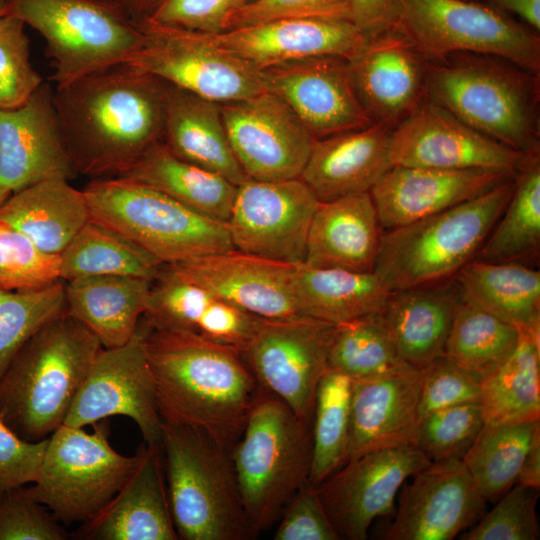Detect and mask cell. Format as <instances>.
<instances>
[{"instance_id": "obj_14", "label": "cell", "mask_w": 540, "mask_h": 540, "mask_svg": "<svg viewBox=\"0 0 540 540\" xmlns=\"http://www.w3.org/2000/svg\"><path fill=\"white\" fill-rule=\"evenodd\" d=\"M320 202L300 178L245 180L237 186L226 223L234 249L288 264L303 263Z\"/></svg>"}, {"instance_id": "obj_62", "label": "cell", "mask_w": 540, "mask_h": 540, "mask_svg": "<svg viewBox=\"0 0 540 540\" xmlns=\"http://www.w3.org/2000/svg\"><path fill=\"white\" fill-rule=\"evenodd\" d=\"M249 1H251V0H246V2H249Z\"/></svg>"}, {"instance_id": "obj_3", "label": "cell", "mask_w": 540, "mask_h": 540, "mask_svg": "<svg viewBox=\"0 0 540 540\" xmlns=\"http://www.w3.org/2000/svg\"><path fill=\"white\" fill-rule=\"evenodd\" d=\"M101 348L64 310L23 345L1 376L0 417L28 441L54 432Z\"/></svg>"}, {"instance_id": "obj_6", "label": "cell", "mask_w": 540, "mask_h": 540, "mask_svg": "<svg viewBox=\"0 0 540 540\" xmlns=\"http://www.w3.org/2000/svg\"><path fill=\"white\" fill-rule=\"evenodd\" d=\"M312 419L297 417L274 395L260 392L232 449L241 496L259 534L276 524L309 481Z\"/></svg>"}, {"instance_id": "obj_33", "label": "cell", "mask_w": 540, "mask_h": 540, "mask_svg": "<svg viewBox=\"0 0 540 540\" xmlns=\"http://www.w3.org/2000/svg\"><path fill=\"white\" fill-rule=\"evenodd\" d=\"M152 281L98 275L65 282V312L80 322L103 348L127 343L149 304Z\"/></svg>"}, {"instance_id": "obj_50", "label": "cell", "mask_w": 540, "mask_h": 540, "mask_svg": "<svg viewBox=\"0 0 540 540\" xmlns=\"http://www.w3.org/2000/svg\"><path fill=\"white\" fill-rule=\"evenodd\" d=\"M480 382L444 355L420 369V421L433 411L479 402Z\"/></svg>"}, {"instance_id": "obj_61", "label": "cell", "mask_w": 540, "mask_h": 540, "mask_svg": "<svg viewBox=\"0 0 540 540\" xmlns=\"http://www.w3.org/2000/svg\"><path fill=\"white\" fill-rule=\"evenodd\" d=\"M11 194V192L7 191L6 189L2 188L0 186V204L6 199L9 197V195Z\"/></svg>"}, {"instance_id": "obj_11", "label": "cell", "mask_w": 540, "mask_h": 540, "mask_svg": "<svg viewBox=\"0 0 540 540\" xmlns=\"http://www.w3.org/2000/svg\"><path fill=\"white\" fill-rule=\"evenodd\" d=\"M426 91L476 131L525 154L533 150L529 90L512 72L479 61L430 67Z\"/></svg>"}, {"instance_id": "obj_54", "label": "cell", "mask_w": 540, "mask_h": 540, "mask_svg": "<svg viewBox=\"0 0 540 540\" xmlns=\"http://www.w3.org/2000/svg\"><path fill=\"white\" fill-rule=\"evenodd\" d=\"M296 17L350 19V0H251L229 16L224 30Z\"/></svg>"}, {"instance_id": "obj_57", "label": "cell", "mask_w": 540, "mask_h": 540, "mask_svg": "<svg viewBox=\"0 0 540 540\" xmlns=\"http://www.w3.org/2000/svg\"><path fill=\"white\" fill-rule=\"evenodd\" d=\"M490 6L511 12L526 23L540 29V0H485Z\"/></svg>"}, {"instance_id": "obj_31", "label": "cell", "mask_w": 540, "mask_h": 540, "mask_svg": "<svg viewBox=\"0 0 540 540\" xmlns=\"http://www.w3.org/2000/svg\"><path fill=\"white\" fill-rule=\"evenodd\" d=\"M459 300L455 282L390 292L380 315L404 363L420 370L443 355Z\"/></svg>"}, {"instance_id": "obj_23", "label": "cell", "mask_w": 540, "mask_h": 540, "mask_svg": "<svg viewBox=\"0 0 540 540\" xmlns=\"http://www.w3.org/2000/svg\"><path fill=\"white\" fill-rule=\"evenodd\" d=\"M424 56L393 27L367 38L347 59L357 95L373 122L397 126L422 103L428 72Z\"/></svg>"}, {"instance_id": "obj_28", "label": "cell", "mask_w": 540, "mask_h": 540, "mask_svg": "<svg viewBox=\"0 0 540 540\" xmlns=\"http://www.w3.org/2000/svg\"><path fill=\"white\" fill-rule=\"evenodd\" d=\"M392 126L364 128L316 139L300 179L319 201L370 192L393 166Z\"/></svg>"}, {"instance_id": "obj_15", "label": "cell", "mask_w": 540, "mask_h": 540, "mask_svg": "<svg viewBox=\"0 0 540 540\" xmlns=\"http://www.w3.org/2000/svg\"><path fill=\"white\" fill-rule=\"evenodd\" d=\"M232 151L249 179L300 178L316 138L275 94L220 104Z\"/></svg>"}, {"instance_id": "obj_18", "label": "cell", "mask_w": 540, "mask_h": 540, "mask_svg": "<svg viewBox=\"0 0 540 540\" xmlns=\"http://www.w3.org/2000/svg\"><path fill=\"white\" fill-rule=\"evenodd\" d=\"M529 156L476 131L434 101L422 102L395 126L390 143L393 166L516 173L531 163Z\"/></svg>"}, {"instance_id": "obj_32", "label": "cell", "mask_w": 540, "mask_h": 540, "mask_svg": "<svg viewBox=\"0 0 540 540\" xmlns=\"http://www.w3.org/2000/svg\"><path fill=\"white\" fill-rule=\"evenodd\" d=\"M163 143L176 157L235 185L249 179L230 146L220 103L167 83Z\"/></svg>"}, {"instance_id": "obj_39", "label": "cell", "mask_w": 540, "mask_h": 540, "mask_svg": "<svg viewBox=\"0 0 540 540\" xmlns=\"http://www.w3.org/2000/svg\"><path fill=\"white\" fill-rule=\"evenodd\" d=\"M60 256L65 282L98 275L139 277L153 281L164 265L122 234L90 220Z\"/></svg>"}, {"instance_id": "obj_13", "label": "cell", "mask_w": 540, "mask_h": 540, "mask_svg": "<svg viewBox=\"0 0 540 540\" xmlns=\"http://www.w3.org/2000/svg\"><path fill=\"white\" fill-rule=\"evenodd\" d=\"M334 329V324L305 316L260 318L242 350L260 389L277 397L299 418H313Z\"/></svg>"}, {"instance_id": "obj_4", "label": "cell", "mask_w": 540, "mask_h": 540, "mask_svg": "<svg viewBox=\"0 0 540 540\" xmlns=\"http://www.w3.org/2000/svg\"><path fill=\"white\" fill-rule=\"evenodd\" d=\"M162 455L179 539L251 540V524L229 451L203 432L162 420Z\"/></svg>"}, {"instance_id": "obj_53", "label": "cell", "mask_w": 540, "mask_h": 540, "mask_svg": "<svg viewBox=\"0 0 540 540\" xmlns=\"http://www.w3.org/2000/svg\"><path fill=\"white\" fill-rule=\"evenodd\" d=\"M244 3L246 0H161L146 19L195 32L218 33Z\"/></svg>"}, {"instance_id": "obj_16", "label": "cell", "mask_w": 540, "mask_h": 540, "mask_svg": "<svg viewBox=\"0 0 540 540\" xmlns=\"http://www.w3.org/2000/svg\"><path fill=\"white\" fill-rule=\"evenodd\" d=\"M116 415L131 418L145 444L161 446L162 418L139 325L124 345L99 350L63 424L84 427Z\"/></svg>"}, {"instance_id": "obj_56", "label": "cell", "mask_w": 540, "mask_h": 540, "mask_svg": "<svg viewBox=\"0 0 540 540\" xmlns=\"http://www.w3.org/2000/svg\"><path fill=\"white\" fill-rule=\"evenodd\" d=\"M400 0H350V19L367 38L395 27Z\"/></svg>"}, {"instance_id": "obj_43", "label": "cell", "mask_w": 540, "mask_h": 540, "mask_svg": "<svg viewBox=\"0 0 540 540\" xmlns=\"http://www.w3.org/2000/svg\"><path fill=\"white\" fill-rule=\"evenodd\" d=\"M352 380L328 369L318 384L312 421L309 481L318 485L348 459Z\"/></svg>"}, {"instance_id": "obj_12", "label": "cell", "mask_w": 540, "mask_h": 540, "mask_svg": "<svg viewBox=\"0 0 540 540\" xmlns=\"http://www.w3.org/2000/svg\"><path fill=\"white\" fill-rule=\"evenodd\" d=\"M135 21L144 41L129 64L220 104L267 91L260 69L211 44L200 33L146 18Z\"/></svg>"}, {"instance_id": "obj_52", "label": "cell", "mask_w": 540, "mask_h": 540, "mask_svg": "<svg viewBox=\"0 0 540 540\" xmlns=\"http://www.w3.org/2000/svg\"><path fill=\"white\" fill-rule=\"evenodd\" d=\"M279 521L275 540H340L310 481L292 497Z\"/></svg>"}, {"instance_id": "obj_22", "label": "cell", "mask_w": 540, "mask_h": 540, "mask_svg": "<svg viewBox=\"0 0 540 540\" xmlns=\"http://www.w3.org/2000/svg\"><path fill=\"white\" fill-rule=\"evenodd\" d=\"M53 92L43 82L22 105L0 109V186L11 193L46 179L78 176Z\"/></svg>"}, {"instance_id": "obj_55", "label": "cell", "mask_w": 540, "mask_h": 540, "mask_svg": "<svg viewBox=\"0 0 540 540\" xmlns=\"http://www.w3.org/2000/svg\"><path fill=\"white\" fill-rule=\"evenodd\" d=\"M47 443L23 439L0 417V494L37 480Z\"/></svg>"}, {"instance_id": "obj_30", "label": "cell", "mask_w": 540, "mask_h": 540, "mask_svg": "<svg viewBox=\"0 0 540 540\" xmlns=\"http://www.w3.org/2000/svg\"><path fill=\"white\" fill-rule=\"evenodd\" d=\"M383 232L370 192L320 202L310 224L303 263L373 272Z\"/></svg>"}, {"instance_id": "obj_26", "label": "cell", "mask_w": 540, "mask_h": 540, "mask_svg": "<svg viewBox=\"0 0 540 540\" xmlns=\"http://www.w3.org/2000/svg\"><path fill=\"white\" fill-rule=\"evenodd\" d=\"M420 370L411 366L352 380L348 460L365 453L417 447Z\"/></svg>"}, {"instance_id": "obj_24", "label": "cell", "mask_w": 540, "mask_h": 540, "mask_svg": "<svg viewBox=\"0 0 540 540\" xmlns=\"http://www.w3.org/2000/svg\"><path fill=\"white\" fill-rule=\"evenodd\" d=\"M514 174L487 168L392 166L370 194L382 229L388 231L470 200Z\"/></svg>"}, {"instance_id": "obj_47", "label": "cell", "mask_w": 540, "mask_h": 540, "mask_svg": "<svg viewBox=\"0 0 540 540\" xmlns=\"http://www.w3.org/2000/svg\"><path fill=\"white\" fill-rule=\"evenodd\" d=\"M483 424L479 402L433 411L420 421L417 447L431 462L462 459Z\"/></svg>"}, {"instance_id": "obj_44", "label": "cell", "mask_w": 540, "mask_h": 540, "mask_svg": "<svg viewBox=\"0 0 540 540\" xmlns=\"http://www.w3.org/2000/svg\"><path fill=\"white\" fill-rule=\"evenodd\" d=\"M409 366L399 357L380 313L335 325L328 369L351 380L378 377Z\"/></svg>"}, {"instance_id": "obj_51", "label": "cell", "mask_w": 540, "mask_h": 540, "mask_svg": "<svg viewBox=\"0 0 540 540\" xmlns=\"http://www.w3.org/2000/svg\"><path fill=\"white\" fill-rule=\"evenodd\" d=\"M67 532L23 486L0 494V540H65Z\"/></svg>"}, {"instance_id": "obj_5", "label": "cell", "mask_w": 540, "mask_h": 540, "mask_svg": "<svg viewBox=\"0 0 540 540\" xmlns=\"http://www.w3.org/2000/svg\"><path fill=\"white\" fill-rule=\"evenodd\" d=\"M514 183L508 180L446 210L384 231L373 272L390 291L448 282L476 257Z\"/></svg>"}, {"instance_id": "obj_42", "label": "cell", "mask_w": 540, "mask_h": 540, "mask_svg": "<svg viewBox=\"0 0 540 540\" xmlns=\"http://www.w3.org/2000/svg\"><path fill=\"white\" fill-rule=\"evenodd\" d=\"M514 183L512 195L474 259L516 262L540 245V166L534 159Z\"/></svg>"}, {"instance_id": "obj_34", "label": "cell", "mask_w": 540, "mask_h": 540, "mask_svg": "<svg viewBox=\"0 0 540 540\" xmlns=\"http://www.w3.org/2000/svg\"><path fill=\"white\" fill-rule=\"evenodd\" d=\"M90 220L83 190L65 178L34 183L12 192L0 204V221L50 254L59 255Z\"/></svg>"}, {"instance_id": "obj_58", "label": "cell", "mask_w": 540, "mask_h": 540, "mask_svg": "<svg viewBox=\"0 0 540 540\" xmlns=\"http://www.w3.org/2000/svg\"><path fill=\"white\" fill-rule=\"evenodd\" d=\"M516 483L540 488V434L534 438L524 457Z\"/></svg>"}, {"instance_id": "obj_27", "label": "cell", "mask_w": 540, "mask_h": 540, "mask_svg": "<svg viewBox=\"0 0 540 540\" xmlns=\"http://www.w3.org/2000/svg\"><path fill=\"white\" fill-rule=\"evenodd\" d=\"M143 318L151 324L191 332L241 352L260 320L221 298L174 264H164L152 281Z\"/></svg>"}, {"instance_id": "obj_21", "label": "cell", "mask_w": 540, "mask_h": 540, "mask_svg": "<svg viewBox=\"0 0 540 540\" xmlns=\"http://www.w3.org/2000/svg\"><path fill=\"white\" fill-rule=\"evenodd\" d=\"M198 33L258 69L317 56L349 59L367 40L350 19L328 17L280 18Z\"/></svg>"}, {"instance_id": "obj_9", "label": "cell", "mask_w": 540, "mask_h": 540, "mask_svg": "<svg viewBox=\"0 0 540 540\" xmlns=\"http://www.w3.org/2000/svg\"><path fill=\"white\" fill-rule=\"evenodd\" d=\"M88 433L62 424L48 439L31 496L66 525L85 524L113 499L141 461L116 452L109 442V420L102 419Z\"/></svg>"}, {"instance_id": "obj_2", "label": "cell", "mask_w": 540, "mask_h": 540, "mask_svg": "<svg viewBox=\"0 0 540 540\" xmlns=\"http://www.w3.org/2000/svg\"><path fill=\"white\" fill-rule=\"evenodd\" d=\"M163 421L232 451L261 389L242 352L200 335L139 322Z\"/></svg>"}, {"instance_id": "obj_29", "label": "cell", "mask_w": 540, "mask_h": 540, "mask_svg": "<svg viewBox=\"0 0 540 540\" xmlns=\"http://www.w3.org/2000/svg\"><path fill=\"white\" fill-rule=\"evenodd\" d=\"M136 469L108 505L83 524L93 540H177L169 504L161 446L142 445Z\"/></svg>"}, {"instance_id": "obj_60", "label": "cell", "mask_w": 540, "mask_h": 540, "mask_svg": "<svg viewBox=\"0 0 540 540\" xmlns=\"http://www.w3.org/2000/svg\"><path fill=\"white\" fill-rule=\"evenodd\" d=\"M7 15V0H0V18Z\"/></svg>"}, {"instance_id": "obj_8", "label": "cell", "mask_w": 540, "mask_h": 540, "mask_svg": "<svg viewBox=\"0 0 540 540\" xmlns=\"http://www.w3.org/2000/svg\"><path fill=\"white\" fill-rule=\"evenodd\" d=\"M7 14L45 40L56 86L129 63L144 41L116 0H7Z\"/></svg>"}, {"instance_id": "obj_49", "label": "cell", "mask_w": 540, "mask_h": 540, "mask_svg": "<svg viewBox=\"0 0 540 540\" xmlns=\"http://www.w3.org/2000/svg\"><path fill=\"white\" fill-rule=\"evenodd\" d=\"M30 61L25 24L12 15L0 18V109L22 105L43 83Z\"/></svg>"}, {"instance_id": "obj_19", "label": "cell", "mask_w": 540, "mask_h": 540, "mask_svg": "<svg viewBox=\"0 0 540 540\" xmlns=\"http://www.w3.org/2000/svg\"><path fill=\"white\" fill-rule=\"evenodd\" d=\"M260 73L266 90L282 99L316 139L374 123L343 57H310L268 66Z\"/></svg>"}, {"instance_id": "obj_40", "label": "cell", "mask_w": 540, "mask_h": 540, "mask_svg": "<svg viewBox=\"0 0 540 540\" xmlns=\"http://www.w3.org/2000/svg\"><path fill=\"white\" fill-rule=\"evenodd\" d=\"M539 434V420L484 422L462 461L486 501L500 498L516 484L524 457Z\"/></svg>"}, {"instance_id": "obj_25", "label": "cell", "mask_w": 540, "mask_h": 540, "mask_svg": "<svg viewBox=\"0 0 540 540\" xmlns=\"http://www.w3.org/2000/svg\"><path fill=\"white\" fill-rule=\"evenodd\" d=\"M238 308L264 319L302 317L293 292L295 264L236 249L173 263Z\"/></svg>"}, {"instance_id": "obj_37", "label": "cell", "mask_w": 540, "mask_h": 540, "mask_svg": "<svg viewBox=\"0 0 540 540\" xmlns=\"http://www.w3.org/2000/svg\"><path fill=\"white\" fill-rule=\"evenodd\" d=\"M121 178L151 186L188 208L227 223L237 185L223 176L186 162L159 142Z\"/></svg>"}, {"instance_id": "obj_1", "label": "cell", "mask_w": 540, "mask_h": 540, "mask_svg": "<svg viewBox=\"0 0 540 540\" xmlns=\"http://www.w3.org/2000/svg\"><path fill=\"white\" fill-rule=\"evenodd\" d=\"M166 88L129 63L56 86L54 105L77 175L121 177L162 142Z\"/></svg>"}, {"instance_id": "obj_59", "label": "cell", "mask_w": 540, "mask_h": 540, "mask_svg": "<svg viewBox=\"0 0 540 540\" xmlns=\"http://www.w3.org/2000/svg\"><path fill=\"white\" fill-rule=\"evenodd\" d=\"M134 19L149 17L161 0H116Z\"/></svg>"}, {"instance_id": "obj_45", "label": "cell", "mask_w": 540, "mask_h": 540, "mask_svg": "<svg viewBox=\"0 0 540 540\" xmlns=\"http://www.w3.org/2000/svg\"><path fill=\"white\" fill-rule=\"evenodd\" d=\"M65 310V282L36 291L0 289V378L23 345Z\"/></svg>"}, {"instance_id": "obj_36", "label": "cell", "mask_w": 540, "mask_h": 540, "mask_svg": "<svg viewBox=\"0 0 540 540\" xmlns=\"http://www.w3.org/2000/svg\"><path fill=\"white\" fill-rule=\"evenodd\" d=\"M454 278L463 302L517 328L540 327L538 270L473 259Z\"/></svg>"}, {"instance_id": "obj_41", "label": "cell", "mask_w": 540, "mask_h": 540, "mask_svg": "<svg viewBox=\"0 0 540 540\" xmlns=\"http://www.w3.org/2000/svg\"><path fill=\"white\" fill-rule=\"evenodd\" d=\"M518 328L459 300L443 355L479 382L513 353Z\"/></svg>"}, {"instance_id": "obj_17", "label": "cell", "mask_w": 540, "mask_h": 540, "mask_svg": "<svg viewBox=\"0 0 540 540\" xmlns=\"http://www.w3.org/2000/svg\"><path fill=\"white\" fill-rule=\"evenodd\" d=\"M431 461L415 446L365 453L316 485L340 540H365L372 522L392 509L401 486Z\"/></svg>"}, {"instance_id": "obj_20", "label": "cell", "mask_w": 540, "mask_h": 540, "mask_svg": "<svg viewBox=\"0 0 540 540\" xmlns=\"http://www.w3.org/2000/svg\"><path fill=\"white\" fill-rule=\"evenodd\" d=\"M404 482L386 540H451L484 514L486 500L462 459L431 462Z\"/></svg>"}, {"instance_id": "obj_48", "label": "cell", "mask_w": 540, "mask_h": 540, "mask_svg": "<svg viewBox=\"0 0 540 540\" xmlns=\"http://www.w3.org/2000/svg\"><path fill=\"white\" fill-rule=\"evenodd\" d=\"M538 489L514 484L497 504L469 529L462 540H536L539 526L536 514Z\"/></svg>"}, {"instance_id": "obj_35", "label": "cell", "mask_w": 540, "mask_h": 540, "mask_svg": "<svg viewBox=\"0 0 540 540\" xmlns=\"http://www.w3.org/2000/svg\"><path fill=\"white\" fill-rule=\"evenodd\" d=\"M293 292L301 314L334 325L380 313L390 290L374 272L295 264Z\"/></svg>"}, {"instance_id": "obj_38", "label": "cell", "mask_w": 540, "mask_h": 540, "mask_svg": "<svg viewBox=\"0 0 540 540\" xmlns=\"http://www.w3.org/2000/svg\"><path fill=\"white\" fill-rule=\"evenodd\" d=\"M509 358L480 381L484 422L522 423L540 419V327L518 328Z\"/></svg>"}, {"instance_id": "obj_10", "label": "cell", "mask_w": 540, "mask_h": 540, "mask_svg": "<svg viewBox=\"0 0 540 540\" xmlns=\"http://www.w3.org/2000/svg\"><path fill=\"white\" fill-rule=\"evenodd\" d=\"M395 28L430 57L472 52L539 71V38L490 5L471 0H400Z\"/></svg>"}, {"instance_id": "obj_46", "label": "cell", "mask_w": 540, "mask_h": 540, "mask_svg": "<svg viewBox=\"0 0 540 540\" xmlns=\"http://www.w3.org/2000/svg\"><path fill=\"white\" fill-rule=\"evenodd\" d=\"M60 279L59 255L41 250L25 234L0 221V289L36 291Z\"/></svg>"}, {"instance_id": "obj_7", "label": "cell", "mask_w": 540, "mask_h": 540, "mask_svg": "<svg viewBox=\"0 0 540 540\" xmlns=\"http://www.w3.org/2000/svg\"><path fill=\"white\" fill-rule=\"evenodd\" d=\"M91 220L131 240L163 264L234 249L227 224L140 182L91 179L82 189Z\"/></svg>"}]
</instances>
